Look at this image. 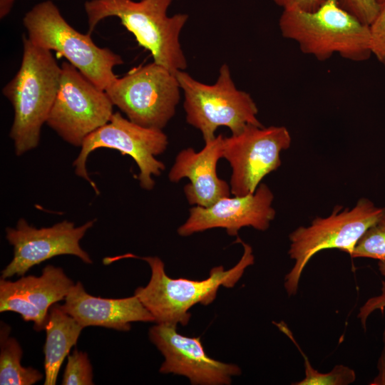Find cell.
<instances>
[{"label":"cell","instance_id":"obj_13","mask_svg":"<svg viewBox=\"0 0 385 385\" xmlns=\"http://www.w3.org/2000/svg\"><path fill=\"white\" fill-rule=\"evenodd\" d=\"M149 338L165 358L161 373L184 376L200 385L230 384L232 377L241 374L238 366L210 357L200 337L179 334L175 324L157 323L150 329Z\"/></svg>","mask_w":385,"mask_h":385},{"label":"cell","instance_id":"obj_15","mask_svg":"<svg viewBox=\"0 0 385 385\" xmlns=\"http://www.w3.org/2000/svg\"><path fill=\"white\" fill-rule=\"evenodd\" d=\"M73 282L61 267L47 265L39 277L24 276L16 281L0 279V312H14L34 329L45 328L49 309L65 299Z\"/></svg>","mask_w":385,"mask_h":385},{"label":"cell","instance_id":"obj_1","mask_svg":"<svg viewBox=\"0 0 385 385\" xmlns=\"http://www.w3.org/2000/svg\"><path fill=\"white\" fill-rule=\"evenodd\" d=\"M61 74L51 51L23 37V56L17 73L3 88L11 103L14 119L9 137L21 156L38 147L41 130L53 105Z\"/></svg>","mask_w":385,"mask_h":385},{"label":"cell","instance_id":"obj_7","mask_svg":"<svg viewBox=\"0 0 385 385\" xmlns=\"http://www.w3.org/2000/svg\"><path fill=\"white\" fill-rule=\"evenodd\" d=\"M341 209L337 206L328 217H317L308 227H299L290 233L288 254L294 263L284 283L289 296L297 294L303 271L313 256L327 249H339L351 256L359 238L384 212L366 198L360 199L351 209Z\"/></svg>","mask_w":385,"mask_h":385},{"label":"cell","instance_id":"obj_14","mask_svg":"<svg viewBox=\"0 0 385 385\" xmlns=\"http://www.w3.org/2000/svg\"><path fill=\"white\" fill-rule=\"evenodd\" d=\"M273 199L269 187L260 183L252 194L225 197L209 207L196 205L190 209V215L178 227V233L186 237L212 228H224L229 235L236 236L244 227L265 231L275 217Z\"/></svg>","mask_w":385,"mask_h":385},{"label":"cell","instance_id":"obj_21","mask_svg":"<svg viewBox=\"0 0 385 385\" xmlns=\"http://www.w3.org/2000/svg\"><path fill=\"white\" fill-rule=\"evenodd\" d=\"M351 257L385 261V207L379 219L359 238Z\"/></svg>","mask_w":385,"mask_h":385},{"label":"cell","instance_id":"obj_28","mask_svg":"<svg viewBox=\"0 0 385 385\" xmlns=\"http://www.w3.org/2000/svg\"><path fill=\"white\" fill-rule=\"evenodd\" d=\"M16 0H0V19L7 16L12 10Z\"/></svg>","mask_w":385,"mask_h":385},{"label":"cell","instance_id":"obj_18","mask_svg":"<svg viewBox=\"0 0 385 385\" xmlns=\"http://www.w3.org/2000/svg\"><path fill=\"white\" fill-rule=\"evenodd\" d=\"M84 327L54 304L48 311L44 329V385H55L61 366L69 351L76 344Z\"/></svg>","mask_w":385,"mask_h":385},{"label":"cell","instance_id":"obj_5","mask_svg":"<svg viewBox=\"0 0 385 385\" xmlns=\"http://www.w3.org/2000/svg\"><path fill=\"white\" fill-rule=\"evenodd\" d=\"M23 24L34 44L65 57L98 88L105 91L118 77L113 68L123 63L122 57L98 46L90 34L76 30L51 0L34 5L25 14Z\"/></svg>","mask_w":385,"mask_h":385},{"label":"cell","instance_id":"obj_4","mask_svg":"<svg viewBox=\"0 0 385 385\" xmlns=\"http://www.w3.org/2000/svg\"><path fill=\"white\" fill-rule=\"evenodd\" d=\"M244 251L240 261L232 268L225 270L222 266L213 267L210 276L202 280L168 277L164 262L158 257H138L150 266L151 276L145 287H138L134 294L153 316L157 323L186 326L190 319L189 309L196 304L208 305L216 298L221 287H233L245 270L255 263L252 247L240 238Z\"/></svg>","mask_w":385,"mask_h":385},{"label":"cell","instance_id":"obj_17","mask_svg":"<svg viewBox=\"0 0 385 385\" xmlns=\"http://www.w3.org/2000/svg\"><path fill=\"white\" fill-rule=\"evenodd\" d=\"M61 309L83 327H103L118 331L130 329L134 322H155L153 316L135 294L120 299H104L88 294L78 282L71 288Z\"/></svg>","mask_w":385,"mask_h":385},{"label":"cell","instance_id":"obj_26","mask_svg":"<svg viewBox=\"0 0 385 385\" xmlns=\"http://www.w3.org/2000/svg\"><path fill=\"white\" fill-rule=\"evenodd\" d=\"M283 9H297L312 11L318 9L324 0H272Z\"/></svg>","mask_w":385,"mask_h":385},{"label":"cell","instance_id":"obj_2","mask_svg":"<svg viewBox=\"0 0 385 385\" xmlns=\"http://www.w3.org/2000/svg\"><path fill=\"white\" fill-rule=\"evenodd\" d=\"M279 26L284 38L295 41L302 52L318 61L337 53L359 62L372 55L369 25L342 8L338 0H324L312 11L283 9Z\"/></svg>","mask_w":385,"mask_h":385},{"label":"cell","instance_id":"obj_25","mask_svg":"<svg viewBox=\"0 0 385 385\" xmlns=\"http://www.w3.org/2000/svg\"><path fill=\"white\" fill-rule=\"evenodd\" d=\"M385 309V281L381 280V293L376 296L369 298L360 307L357 317L360 320L362 327L366 329V322L369 317L376 310L381 312Z\"/></svg>","mask_w":385,"mask_h":385},{"label":"cell","instance_id":"obj_6","mask_svg":"<svg viewBox=\"0 0 385 385\" xmlns=\"http://www.w3.org/2000/svg\"><path fill=\"white\" fill-rule=\"evenodd\" d=\"M175 75L184 94L186 121L201 132L205 143L216 137L220 126L227 127L232 135L247 125L263 126L257 118L256 103L249 93L236 88L227 64L221 66L212 85L200 82L184 71Z\"/></svg>","mask_w":385,"mask_h":385},{"label":"cell","instance_id":"obj_12","mask_svg":"<svg viewBox=\"0 0 385 385\" xmlns=\"http://www.w3.org/2000/svg\"><path fill=\"white\" fill-rule=\"evenodd\" d=\"M96 220L76 227L68 220L51 227L37 228L20 218L15 227L6 228V238L13 247V259L1 271V278L23 276L30 268L53 257L70 255L91 264L90 255L81 248L80 241Z\"/></svg>","mask_w":385,"mask_h":385},{"label":"cell","instance_id":"obj_20","mask_svg":"<svg viewBox=\"0 0 385 385\" xmlns=\"http://www.w3.org/2000/svg\"><path fill=\"white\" fill-rule=\"evenodd\" d=\"M287 335L294 342L301 352L304 360V377L303 379L292 383L293 385H349L354 383L356 375L355 371L350 367L338 364L329 372H320L315 369L309 362L307 356L295 343L293 336L290 332Z\"/></svg>","mask_w":385,"mask_h":385},{"label":"cell","instance_id":"obj_24","mask_svg":"<svg viewBox=\"0 0 385 385\" xmlns=\"http://www.w3.org/2000/svg\"><path fill=\"white\" fill-rule=\"evenodd\" d=\"M342 8L366 25L377 15L380 4L376 0H338Z\"/></svg>","mask_w":385,"mask_h":385},{"label":"cell","instance_id":"obj_22","mask_svg":"<svg viewBox=\"0 0 385 385\" xmlns=\"http://www.w3.org/2000/svg\"><path fill=\"white\" fill-rule=\"evenodd\" d=\"M93 369L86 353L76 349L68 355L63 385H92Z\"/></svg>","mask_w":385,"mask_h":385},{"label":"cell","instance_id":"obj_16","mask_svg":"<svg viewBox=\"0 0 385 385\" xmlns=\"http://www.w3.org/2000/svg\"><path fill=\"white\" fill-rule=\"evenodd\" d=\"M223 138L220 134L205 143V147L198 152L188 148L177 155L168 179L172 183H178L184 178L190 180L184 187L190 205L209 207L230 195V186L217 173V162L222 158Z\"/></svg>","mask_w":385,"mask_h":385},{"label":"cell","instance_id":"obj_8","mask_svg":"<svg viewBox=\"0 0 385 385\" xmlns=\"http://www.w3.org/2000/svg\"><path fill=\"white\" fill-rule=\"evenodd\" d=\"M168 145V136L163 130L140 125L115 112L106 124L86 138L73 166L76 175L87 181L98 195L99 190L86 168L88 158L98 148L114 149L133 159L139 169L136 178L140 188L151 190L155 186L153 177L159 176L165 169L156 156L163 153Z\"/></svg>","mask_w":385,"mask_h":385},{"label":"cell","instance_id":"obj_27","mask_svg":"<svg viewBox=\"0 0 385 385\" xmlns=\"http://www.w3.org/2000/svg\"><path fill=\"white\" fill-rule=\"evenodd\" d=\"M382 349L376 364L377 374L369 383L370 385H385V329L382 333Z\"/></svg>","mask_w":385,"mask_h":385},{"label":"cell","instance_id":"obj_11","mask_svg":"<svg viewBox=\"0 0 385 385\" xmlns=\"http://www.w3.org/2000/svg\"><path fill=\"white\" fill-rule=\"evenodd\" d=\"M291 142L284 126L247 125L240 133L224 137L222 158L232 168L231 193L244 196L255 192L262 180L281 165L280 153Z\"/></svg>","mask_w":385,"mask_h":385},{"label":"cell","instance_id":"obj_3","mask_svg":"<svg viewBox=\"0 0 385 385\" xmlns=\"http://www.w3.org/2000/svg\"><path fill=\"white\" fill-rule=\"evenodd\" d=\"M173 0H89L84 3L88 34L106 18L115 16L148 50L153 61L171 73L184 71L187 60L180 34L188 15H168Z\"/></svg>","mask_w":385,"mask_h":385},{"label":"cell","instance_id":"obj_9","mask_svg":"<svg viewBox=\"0 0 385 385\" xmlns=\"http://www.w3.org/2000/svg\"><path fill=\"white\" fill-rule=\"evenodd\" d=\"M180 90L175 73L153 61L117 77L105 91L130 120L163 130L175 114Z\"/></svg>","mask_w":385,"mask_h":385},{"label":"cell","instance_id":"obj_29","mask_svg":"<svg viewBox=\"0 0 385 385\" xmlns=\"http://www.w3.org/2000/svg\"><path fill=\"white\" fill-rule=\"evenodd\" d=\"M378 269L381 274L385 278V261H379Z\"/></svg>","mask_w":385,"mask_h":385},{"label":"cell","instance_id":"obj_23","mask_svg":"<svg viewBox=\"0 0 385 385\" xmlns=\"http://www.w3.org/2000/svg\"><path fill=\"white\" fill-rule=\"evenodd\" d=\"M371 53L385 66V1L369 25Z\"/></svg>","mask_w":385,"mask_h":385},{"label":"cell","instance_id":"obj_30","mask_svg":"<svg viewBox=\"0 0 385 385\" xmlns=\"http://www.w3.org/2000/svg\"><path fill=\"white\" fill-rule=\"evenodd\" d=\"M377 2L381 4V3H383L384 1H385V0H376Z\"/></svg>","mask_w":385,"mask_h":385},{"label":"cell","instance_id":"obj_10","mask_svg":"<svg viewBox=\"0 0 385 385\" xmlns=\"http://www.w3.org/2000/svg\"><path fill=\"white\" fill-rule=\"evenodd\" d=\"M58 90L46 123L65 142L81 146L86 138L106 124L113 104L69 62H63Z\"/></svg>","mask_w":385,"mask_h":385},{"label":"cell","instance_id":"obj_19","mask_svg":"<svg viewBox=\"0 0 385 385\" xmlns=\"http://www.w3.org/2000/svg\"><path fill=\"white\" fill-rule=\"evenodd\" d=\"M10 327L1 322L0 329V384L32 385L41 381L42 374L21 364L22 349L16 339L9 336Z\"/></svg>","mask_w":385,"mask_h":385}]
</instances>
